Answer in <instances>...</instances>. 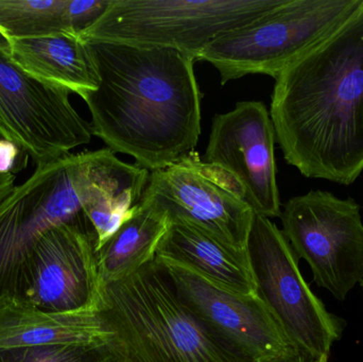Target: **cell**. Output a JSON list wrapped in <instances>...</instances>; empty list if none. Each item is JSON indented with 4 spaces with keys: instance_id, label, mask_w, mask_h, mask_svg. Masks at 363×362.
Instances as JSON below:
<instances>
[{
    "instance_id": "30bf717a",
    "label": "cell",
    "mask_w": 363,
    "mask_h": 362,
    "mask_svg": "<svg viewBox=\"0 0 363 362\" xmlns=\"http://www.w3.org/2000/svg\"><path fill=\"white\" fill-rule=\"evenodd\" d=\"M143 199L170 220L189 223L220 242L245 250L253 212L245 191L230 172L206 163L196 151L150 172Z\"/></svg>"
},
{
    "instance_id": "9a60e30c",
    "label": "cell",
    "mask_w": 363,
    "mask_h": 362,
    "mask_svg": "<svg viewBox=\"0 0 363 362\" xmlns=\"http://www.w3.org/2000/svg\"><path fill=\"white\" fill-rule=\"evenodd\" d=\"M155 259H167L196 272L216 286L242 295H258L251 257L245 250L220 242L180 220H170Z\"/></svg>"
},
{
    "instance_id": "2e32d148",
    "label": "cell",
    "mask_w": 363,
    "mask_h": 362,
    "mask_svg": "<svg viewBox=\"0 0 363 362\" xmlns=\"http://www.w3.org/2000/svg\"><path fill=\"white\" fill-rule=\"evenodd\" d=\"M12 59L23 70L81 98L99 86V76L86 40L80 34L6 40Z\"/></svg>"
},
{
    "instance_id": "3957f363",
    "label": "cell",
    "mask_w": 363,
    "mask_h": 362,
    "mask_svg": "<svg viewBox=\"0 0 363 362\" xmlns=\"http://www.w3.org/2000/svg\"><path fill=\"white\" fill-rule=\"evenodd\" d=\"M101 314L119 362H251L220 340L182 301L153 261L104 289Z\"/></svg>"
},
{
    "instance_id": "7a4b0ae2",
    "label": "cell",
    "mask_w": 363,
    "mask_h": 362,
    "mask_svg": "<svg viewBox=\"0 0 363 362\" xmlns=\"http://www.w3.org/2000/svg\"><path fill=\"white\" fill-rule=\"evenodd\" d=\"M270 117L303 176L353 184L363 172V4L275 78Z\"/></svg>"
},
{
    "instance_id": "5b68a950",
    "label": "cell",
    "mask_w": 363,
    "mask_h": 362,
    "mask_svg": "<svg viewBox=\"0 0 363 362\" xmlns=\"http://www.w3.org/2000/svg\"><path fill=\"white\" fill-rule=\"evenodd\" d=\"M362 4L363 0H285L255 21L216 38L198 61L211 64L222 85L247 74L275 79L334 33Z\"/></svg>"
},
{
    "instance_id": "d6986e66",
    "label": "cell",
    "mask_w": 363,
    "mask_h": 362,
    "mask_svg": "<svg viewBox=\"0 0 363 362\" xmlns=\"http://www.w3.org/2000/svg\"><path fill=\"white\" fill-rule=\"evenodd\" d=\"M0 362H119L110 346H33L0 351Z\"/></svg>"
},
{
    "instance_id": "44dd1931",
    "label": "cell",
    "mask_w": 363,
    "mask_h": 362,
    "mask_svg": "<svg viewBox=\"0 0 363 362\" xmlns=\"http://www.w3.org/2000/svg\"><path fill=\"white\" fill-rule=\"evenodd\" d=\"M15 187L14 174H0V204L14 191Z\"/></svg>"
},
{
    "instance_id": "9c48e42d",
    "label": "cell",
    "mask_w": 363,
    "mask_h": 362,
    "mask_svg": "<svg viewBox=\"0 0 363 362\" xmlns=\"http://www.w3.org/2000/svg\"><path fill=\"white\" fill-rule=\"evenodd\" d=\"M70 94L28 74L0 36V137L16 145L36 167L91 142V123L72 106Z\"/></svg>"
},
{
    "instance_id": "ac0fdd59",
    "label": "cell",
    "mask_w": 363,
    "mask_h": 362,
    "mask_svg": "<svg viewBox=\"0 0 363 362\" xmlns=\"http://www.w3.org/2000/svg\"><path fill=\"white\" fill-rule=\"evenodd\" d=\"M170 223L165 213L142 199L135 212L97 252L104 288L152 264Z\"/></svg>"
},
{
    "instance_id": "8fae6325",
    "label": "cell",
    "mask_w": 363,
    "mask_h": 362,
    "mask_svg": "<svg viewBox=\"0 0 363 362\" xmlns=\"http://www.w3.org/2000/svg\"><path fill=\"white\" fill-rule=\"evenodd\" d=\"M21 283V297L46 312H101L106 288L86 217L44 234L26 261Z\"/></svg>"
},
{
    "instance_id": "52a82bcc",
    "label": "cell",
    "mask_w": 363,
    "mask_h": 362,
    "mask_svg": "<svg viewBox=\"0 0 363 362\" xmlns=\"http://www.w3.org/2000/svg\"><path fill=\"white\" fill-rule=\"evenodd\" d=\"M247 251L258 295L288 339L309 361H328L345 324L311 291L281 230L255 214Z\"/></svg>"
},
{
    "instance_id": "4fadbf2b",
    "label": "cell",
    "mask_w": 363,
    "mask_h": 362,
    "mask_svg": "<svg viewBox=\"0 0 363 362\" xmlns=\"http://www.w3.org/2000/svg\"><path fill=\"white\" fill-rule=\"evenodd\" d=\"M275 140L266 106L260 101L238 102L230 112L213 117L202 159L230 172L242 186L250 208L269 219L281 214Z\"/></svg>"
},
{
    "instance_id": "e0dca14e",
    "label": "cell",
    "mask_w": 363,
    "mask_h": 362,
    "mask_svg": "<svg viewBox=\"0 0 363 362\" xmlns=\"http://www.w3.org/2000/svg\"><path fill=\"white\" fill-rule=\"evenodd\" d=\"M111 0H0L4 40L80 34L106 12Z\"/></svg>"
},
{
    "instance_id": "7402d4cb",
    "label": "cell",
    "mask_w": 363,
    "mask_h": 362,
    "mask_svg": "<svg viewBox=\"0 0 363 362\" xmlns=\"http://www.w3.org/2000/svg\"><path fill=\"white\" fill-rule=\"evenodd\" d=\"M286 362H328V361H311L309 359H307L306 357L300 356L296 357V358L292 359V361H286Z\"/></svg>"
},
{
    "instance_id": "6da1fadb",
    "label": "cell",
    "mask_w": 363,
    "mask_h": 362,
    "mask_svg": "<svg viewBox=\"0 0 363 362\" xmlns=\"http://www.w3.org/2000/svg\"><path fill=\"white\" fill-rule=\"evenodd\" d=\"M86 40L99 86L84 97L93 135L149 172L196 151L201 135L196 59L166 47Z\"/></svg>"
},
{
    "instance_id": "7c38bea8",
    "label": "cell",
    "mask_w": 363,
    "mask_h": 362,
    "mask_svg": "<svg viewBox=\"0 0 363 362\" xmlns=\"http://www.w3.org/2000/svg\"><path fill=\"white\" fill-rule=\"evenodd\" d=\"M155 261L182 301L243 358L251 362H286L304 356L288 339L259 295H238L216 286L174 261Z\"/></svg>"
},
{
    "instance_id": "8992f818",
    "label": "cell",
    "mask_w": 363,
    "mask_h": 362,
    "mask_svg": "<svg viewBox=\"0 0 363 362\" xmlns=\"http://www.w3.org/2000/svg\"><path fill=\"white\" fill-rule=\"evenodd\" d=\"M285 0H111L83 40L166 47L199 55L213 40Z\"/></svg>"
},
{
    "instance_id": "ffe728a7",
    "label": "cell",
    "mask_w": 363,
    "mask_h": 362,
    "mask_svg": "<svg viewBox=\"0 0 363 362\" xmlns=\"http://www.w3.org/2000/svg\"><path fill=\"white\" fill-rule=\"evenodd\" d=\"M19 157L26 155L16 145L0 138V174H14L19 171L21 168Z\"/></svg>"
},
{
    "instance_id": "5bb4252c",
    "label": "cell",
    "mask_w": 363,
    "mask_h": 362,
    "mask_svg": "<svg viewBox=\"0 0 363 362\" xmlns=\"http://www.w3.org/2000/svg\"><path fill=\"white\" fill-rule=\"evenodd\" d=\"M113 338L101 312H46L21 295L0 293V351L55 344L110 346Z\"/></svg>"
},
{
    "instance_id": "277c9868",
    "label": "cell",
    "mask_w": 363,
    "mask_h": 362,
    "mask_svg": "<svg viewBox=\"0 0 363 362\" xmlns=\"http://www.w3.org/2000/svg\"><path fill=\"white\" fill-rule=\"evenodd\" d=\"M123 161L111 149L66 155L36 167L0 204V293L18 288L36 242L53 227L86 217L85 205L99 193Z\"/></svg>"
},
{
    "instance_id": "ba28073f",
    "label": "cell",
    "mask_w": 363,
    "mask_h": 362,
    "mask_svg": "<svg viewBox=\"0 0 363 362\" xmlns=\"http://www.w3.org/2000/svg\"><path fill=\"white\" fill-rule=\"evenodd\" d=\"M284 236L315 284L345 301L363 280V223L354 199L324 191L291 198L281 210Z\"/></svg>"
},
{
    "instance_id": "603a6c76",
    "label": "cell",
    "mask_w": 363,
    "mask_h": 362,
    "mask_svg": "<svg viewBox=\"0 0 363 362\" xmlns=\"http://www.w3.org/2000/svg\"><path fill=\"white\" fill-rule=\"evenodd\" d=\"M362 289H363V280H362Z\"/></svg>"
}]
</instances>
